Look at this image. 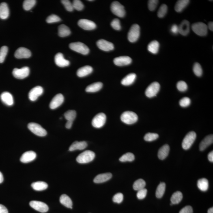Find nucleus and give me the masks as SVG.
Returning <instances> with one entry per match:
<instances>
[{"label": "nucleus", "instance_id": "obj_1", "mask_svg": "<svg viewBox=\"0 0 213 213\" xmlns=\"http://www.w3.org/2000/svg\"><path fill=\"white\" fill-rule=\"evenodd\" d=\"M95 154L91 151H83L77 156L76 158L78 163L84 164L90 163L95 159Z\"/></svg>", "mask_w": 213, "mask_h": 213}, {"label": "nucleus", "instance_id": "obj_2", "mask_svg": "<svg viewBox=\"0 0 213 213\" xmlns=\"http://www.w3.org/2000/svg\"><path fill=\"white\" fill-rule=\"evenodd\" d=\"M121 120L124 123L132 124L137 121L138 117L136 113L132 111H125L121 114Z\"/></svg>", "mask_w": 213, "mask_h": 213}, {"label": "nucleus", "instance_id": "obj_3", "mask_svg": "<svg viewBox=\"0 0 213 213\" xmlns=\"http://www.w3.org/2000/svg\"><path fill=\"white\" fill-rule=\"evenodd\" d=\"M71 50L83 55H87L89 52V49L85 44L80 42H73L69 45Z\"/></svg>", "mask_w": 213, "mask_h": 213}, {"label": "nucleus", "instance_id": "obj_4", "mask_svg": "<svg viewBox=\"0 0 213 213\" xmlns=\"http://www.w3.org/2000/svg\"><path fill=\"white\" fill-rule=\"evenodd\" d=\"M140 28L138 24H135L131 27L128 32V38L129 42L133 43L138 39L140 36Z\"/></svg>", "mask_w": 213, "mask_h": 213}, {"label": "nucleus", "instance_id": "obj_5", "mask_svg": "<svg viewBox=\"0 0 213 213\" xmlns=\"http://www.w3.org/2000/svg\"><path fill=\"white\" fill-rule=\"evenodd\" d=\"M192 28L195 34L200 36H205L207 35L208 28L207 24L204 23H195L192 24Z\"/></svg>", "mask_w": 213, "mask_h": 213}, {"label": "nucleus", "instance_id": "obj_6", "mask_svg": "<svg viewBox=\"0 0 213 213\" xmlns=\"http://www.w3.org/2000/svg\"><path fill=\"white\" fill-rule=\"evenodd\" d=\"M196 133L193 131L189 132L183 140L182 147L184 150L189 149L196 138Z\"/></svg>", "mask_w": 213, "mask_h": 213}, {"label": "nucleus", "instance_id": "obj_7", "mask_svg": "<svg viewBox=\"0 0 213 213\" xmlns=\"http://www.w3.org/2000/svg\"><path fill=\"white\" fill-rule=\"evenodd\" d=\"M28 128L31 132L36 136H43L47 135V131L39 124L31 122L28 124Z\"/></svg>", "mask_w": 213, "mask_h": 213}, {"label": "nucleus", "instance_id": "obj_8", "mask_svg": "<svg viewBox=\"0 0 213 213\" xmlns=\"http://www.w3.org/2000/svg\"><path fill=\"white\" fill-rule=\"evenodd\" d=\"M110 9L113 13L120 17H123L125 15L124 7L118 1H114L112 3Z\"/></svg>", "mask_w": 213, "mask_h": 213}, {"label": "nucleus", "instance_id": "obj_9", "mask_svg": "<svg viewBox=\"0 0 213 213\" xmlns=\"http://www.w3.org/2000/svg\"><path fill=\"white\" fill-rule=\"evenodd\" d=\"M160 88V85L158 82H154L151 83L146 90V96L150 98L156 96L157 94L159 92Z\"/></svg>", "mask_w": 213, "mask_h": 213}, {"label": "nucleus", "instance_id": "obj_10", "mask_svg": "<svg viewBox=\"0 0 213 213\" xmlns=\"http://www.w3.org/2000/svg\"><path fill=\"white\" fill-rule=\"evenodd\" d=\"M106 121V116L104 113H100L95 115L93 119L92 124L95 128H101L104 125Z\"/></svg>", "mask_w": 213, "mask_h": 213}, {"label": "nucleus", "instance_id": "obj_11", "mask_svg": "<svg viewBox=\"0 0 213 213\" xmlns=\"http://www.w3.org/2000/svg\"><path fill=\"white\" fill-rule=\"evenodd\" d=\"M30 73V69L28 67H24L21 69L14 68L12 72L13 76L18 79H24L28 77Z\"/></svg>", "mask_w": 213, "mask_h": 213}, {"label": "nucleus", "instance_id": "obj_12", "mask_svg": "<svg viewBox=\"0 0 213 213\" xmlns=\"http://www.w3.org/2000/svg\"><path fill=\"white\" fill-rule=\"evenodd\" d=\"M30 206L34 209L42 213L47 212L49 210L48 206L43 202L36 201H31L30 203Z\"/></svg>", "mask_w": 213, "mask_h": 213}, {"label": "nucleus", "instance_id": "obj_13", "mask_svg": "<svg viewBox=\"0 0 213 213\" xmlns=\"http://www.w3.org/2000/svg\"><path fill=\"white\" fill-rule=\"evenodd\" d=\"M78 24L80 28L85 30H92L95 29L96 24L94 22L86 19H81L78 22Z\"/></svg>", "mask_w": 213, "mask_h": 213}, {"label": "nucleus", "instance_id": "obj_14", "mask_svg": "<svg viewBox=\"0 0 213 213\" xmlns=\"http://www.w3.org/2000/svg\"><path fill=\"white\" fill-rule=\"evenodd\" d=\"M43 92V88L40 86L34 87L28 93V98L30 100L35 101L39 96L42 95Z\"/></svg>", "mask_w": 213, "mask_h": 213}, {"label": "nucleus", "instance_id": "obj_15", "mask_svg": "<svg viewBox=\"0 0 213 213\" xmlns=\"http://www.w3.org/2000/svg\"><path fill=\"white\" fill-rule=\"evenodd\" d=\"M98 47L101 50L105 51L113 50L114 48V45L111 42H109L103 39H101L97 42Z\"/></svg>", "mask_w": 213, "mask_h": 213}, {"label": "nucleus", "instance_id": "obj_16", "mask_svg": "<svg viewBox=\"0 0 213 213\" xmlns=\"http://www.w3.org/2000/svg\"><path fill=\"white\" fill-rule=\"evenodd\" d=\"M64 97L61 94H57L52 99L50 102V106L52 110H54L59 107L63 103Z\"/></svg>", "mask_w": 213, "mask_h": 213}, {"label": "nucleus", "instance_id": "obj_17", "mask_svg": "<svg viewBox=\"0 0 213 213\" xmlns=\"http://www.w3.org/2000/svg\"><path fill=\"white\" fill-rule=\"evenodd\" d=\"M15 57L18 59L27 58L31 57V53L28 49L24 47H20L16 50Z\"/></svg>", "mask_w": 213, "mask_h": 213}, {"label": "nucleus", "instance_id": "obj_18", "mask_svg": "<svg viewBox=\"0 0 213 213\" xmlns=\"http://www.w3.org/2000/svg\"><path fill=\"white\" fill-rule=\"evenodd\" d=\"M54 61L57 65L60 67H65L69 65V61L65 59L63 54L61 53H57L54 57Z\"/></svg>", "mask_w": 213, "mask_h": 213}, {"label": "nucleus", "instance_id": "obj_19", "mask_svg": "<svg viewBox=\"0 0 213 213\" xmlns=\"http://www.w3.org/2000/svg\"><path fill=\"white\" fill-rule=\"evenodd\" d=\"M113 62L117 66H122L130 65L132 59L129 57L121 56L114 58Z\"/></svg>", "mask_w": 213, "mask_h": 213}, {"label": "nucleus", "instance_id": "obj_20", "mask_svg": "<svg viewBox=\"0 0 213 213\" xmlns=\"http://www.w3.org/2000/svg\"><path fill=\"white\" fill-rule=\"evenodd\" d=\"M36 157V154L34 151H27L22 155L20 161L23 163H28L34 160Z\"/></svg>", "mask_w": 213, "mask_h": 213}, {"label": "nucleus", "instance_id": "obj_21", "mask_svg": "<svg viewBox=\"0 0 213 213\" xmlns=\"http://www.w3.org/2000/svg\"><path fill=\"white\" fill-rule=\"evenodd\" d=\"M1 99L2 102L8 106H12L14 103L12 95L9 92H5L1 94Z\"/></svg>", "mask_w": 213, "mask_h": 213}, {"label": "nucleus", "instance_id": "obj_22", "mask_svg": "<svg viewBox=\"0 0 213 213\" xmlns=\"http://www.w3.org/2000/svg\"><path fill=\"white\" fill-rule=\"evenodd\" d=\"M190 24L188 20H183L178 27V33L183 36H187L189 33Z\"/></svg>", "mask_w": 213, "mask_h": 213}, {"label": "nucleus", "instance_id": "obj_23", "mask_svg": "<svg viewBox=\"0 0 213 213\" xmlns=\"http://www.w3.org/2000/svg\"><path fill=\"white\" fill-rule=\"evenodd\" d=\"M112 177V175L110 173L99 174L95 177L94 181L95 183H102L109 181L111 179Z\"/></svg>", "mask_w": 213, "mask_h": 213}, {"label": "nucleus", "instance_id": "obj_24", "mask_svg": "<svg viewBox=\"0 0 213 213\" xmlns=\"http://www.w3.org/2000/svg\"><path fill=\"white\" fill-rule=\"evenodd\" d=\"M213 142V135H210L205 137L200 143L199 149L200 151H204L208 146L212 144Z\"/></svg>", "mask_w": 213, "mask_h": 213}, {"label": "nucleus", "instance_id": "obj_25", "mask_svg": "<svg viewBox=\"0 0 213 213\" xmlns=\"http://www.w3.org/2000/svg\"><path fill=\"white\" fill-rule=\"evenodd\" d=\"M9 9L7 4L5 2L0 4V18L6 20L9 17Z\"/></svg>", "mask_w": 213, "mask_h": 213}, {"label": "nucleus", "instance_id": "obj_26", "mask_svg": "<svg viewBox=\"0 0 213 213\" xmlns=\"http://www.w3.org/2000/svg\"><path fill=\"white\" fill-rule=\"evenodd\" d=\"M93 68L92 67L89 65H86L78 69L77 74L79 77H85L91 74Z\"/></svg>", "mask_w": 213, "mask_h": 213}, {"label": "nucleus", "instance_id": "obj_27", "mask_svg": "<svg viewBox=\"0 0 213 213\" xmlns=\"http://www.w3.org/2000/svg\"><path fill=\"white\" fill-rule=\"evenodd\" d=\"M87 144L85 141L78 142L77 141L73 142L69 148V151H73L76 150H83L87 147Z\"/></svg>", "mask_w": 213, "mask_h": 213}, {"label": "nucleus", "instance_id": "obj_28", "mask_svg": "<svg viewBox=\"0 0 213 213\" xmlns=\"http://www.w3.org/2000/svg\"><path fill=\"white\" fill-rule=\"evenodd\" d=\"M170 151V147L168 144L162 146L159 149L158 152V157L161 160H163L166 158Z\"/></svg>", "mask_w": 213, "mask_h": 213}, {"label": "nucleus", "instance_id": "obj_29", "mask_svg": "<svg viewBox=\"0 0 213 213\" xmlns=\"http://www.w3.org/2000/svg\"><path fill=\"white\" fill-rule=\"evenodd\" d=\"M136 78V75L135 73H130L125 76L121 80V83L124 86H129L134 82Z\"/></svg>", "mask_w": 213, "mask_h": 213}, {"label": "nucleus", "instance_id": "obj_30", "mask_svg": "<svg viewBox=\"0 0 213 213\" xmlns=\"http://www.w3.org/2000/svg\"><path fill=\"white\" fill-rule=\"evenodd\" d=\"M60 202L61 204L68 208H72V202L70 197L67 195L63 194L60 198Z\"/></svg>", "mask_w": 213, "mask_h": 213}, {"label": "nucleus", "instance_id": "obj_31", "mask_svg": "<svg viewBox=\"0 0 213 213\" xmlns=\"http://www.w3.org/2000/svg\"><path fill=\"white\" fill-rule=\"evenodd\" d=\"M103 87V84L101 82L92 83L87 87L85 91L88 92H95L99 91Z\"/></svg>", "mask_w": 213, "mask_h": 213}, {"label": "nucleus", "instance_id": "obj_32", "mask_svg": "<svg viewBox=\"0 0 213 213\" xmlns=\"http://www.w3.org/2000/svg\"><path fill=\"white\" fill-rule=\"evenodd\" d=\"M189 0H179L176 3L175 6V10L177 12L182 11L189 3Z\"/></svg>", "mask_w": 213, "mask_h": 213}, {"label": "nucleus", "instance_id": "obj_33", "mask_svg": "<svg viewBox=\"0 0 213 213\" xmlns=\"http://www.w3.org/2000/svg\"><path fill=\"white\" fill-rule=\"evenodd\" d=\"M58 35L61 37H65L70 35L71 31L69 27L65 24H61L58 28Z\"/></svg>", "mask_w": 213, "mask_h": 213}, {"label": "nucleus", "instance_id": "obj_34", "mask_svg": "<svg viewBox=\"0 0 213 213\" xmlns=\"http://www.w3.org/2000/svg\"><path fill=\"white\" fill-rule=\"evenodd\" d=\"M31 186L35 190L41 191L47 189L48 188V185L44 181H39L33 183L31 184Z\"/></svg>", "mask_w": 213, "mask_h": 213}, {"label": "nucleus", "instance_id": "obj_35", "mask_svg": "<svg viewBox=\"0 0 213 213\" xmlns=\"http://www.w3.org/2000/svg\"><path fill=\"white\" fill-rule=\"evenodd\" d=\"M159 47V42L157 41L154 40L151 42L148 45V50L150 52L155 54L158 53Z\"/></svg>", "mask_w": 213, "mask_h": 213}, {"label": "nucleus", "instance_id": "obj_36", "mask_svg": "<svg viewBox=\"0 0 213 213\" xmlns=\"http://www.w3.org/2000/svg\"><path fill=\"white\" fill-rule=\"evenodd\" d=\"M183 198L182 193L180 192H177L173 194L170 198V201L173 204H178L181 201Z\"/></svg>", "mask_w": 213, "mask_h": 213}, {"label": "nucleus", "instance_id": "obj_37", "mask_svg": "<svg viewBox=\"0 0 213 213\" xmlns=\"http://www.w3.org/2000/svg\"><path fill=\"white\" fill-rule=\"evenodd\" d=\"M197 186L199 189L203 192H206L208 189V181L206 178H202L198 181Z\"/></svg>", "mask_w": 213, "mask_h": 213}, {"label": "nucleus", "instance_id": "obj_38", "mask_svg": "<svg viewBox=\"0 0 213 213\" xmlns=\"http://www.w3.org/2000/svg\"><path fill=\"white\" fill-rule=\"evenodd\" d=\"M166 185L164 182H162L157 187L155 195L158 198H161L163 196L166 190Z\"/></svg>", "mask_w": 213, "mask_h": 213}, {"label": "nucleus", "instance_id": "obj_39", "mask_svg": "<svg viewBox=\"0 0 213 213\" xmlns=\"http://www.w3.org/2000/svg\"><path fill=\"white\" fill-rule=\"evenodd\" d=\"M146 186V182L145 181L142 179L136 180L134 183L133 185V189L136 191H139V190L144 189Z\"/></svg>", "mask_w": 213, "mask_h": 213}, {"label": "nucleus", "instance_id": "obj_40", "mask_svg": "<svg viewBox=\"0 0 213 213\" xmlns=\"http://www.w3.org/2000/svg\"><path fill=\"white\" fill-rule=\"evenodd\" d=\"M135 159V156L132 153L128 152L124 154L121 156L119 159V160L121 162H131Z\"/></svg>", "mask_w": 213, "mask_h": 213}, {"label": "nucleus", "instance_id": "obj_41", "mask_svg": "<svg viewBox=\"0 0 213 213\" xmlns=\"http://www.w3.org/2000/svg\"><path fill=\"white\" fill-rule=\"evenodd\" d=\"M36 2L35 0H25L23 3V8L25 10H30L35 6Z\"/></svg>", "mask_w": 213, "mask_h": 213}, {"label": "nucleus", "instance_id": "obj_42", "mask_svg": "<svg viewBox=\"0 0 213 213\" xmlns=\"http://www.w3.org/2000/svg\"><path fill=\"white\" fill-rule=\"evenodd\" d=\"M64 116L67 121H73L76 118V112L74 110H69L65 113Z\"/></svg>", "mask_w": 213, "mask_h": 213}, {"label": "nucleus", "instance_id": "obj_43", "mask_svg": "<svg viewBox=\"0 0 213 213\" xmlns=\"http://www.w3.org/2000/svg\"><path fill=\"white\" fill-rule=\"evenodd\" d=\"M8 48L6 46H3L0 49V63H3L7 54Z\"/></svg>", "mask_w": 213, "mask_h": 213}, {"label": "nucleus", "instance_id": "obj_44", "mask_svg": "<svg viewBox=\"0 0 213 213\" xmlns=\"http://www.w3.org/2000/svg\"><path fill=\"white\" fill-rule=\"evenodd\" d=\"M193 71L195 74L198 77H200L203 74V69L199 63H195L194 65Z\"/></svg>", "mask_w": 213, "mask_h": 213}, {"label": "nucleus", "instance_id": "obj_45", "mask_svg": "<svg viewBox=\"0 0 213 213\" xmlns=\"http://www.w3.org/2000/svg\"><path fill=\"white\" fill-rule=\"evenodd\" d=\"M167 12V6L165 4H163L160 7L158 12V16L159 18H162L166 14Z\"/></svg>", "mask_w": 213, "mask_h": 213}, {"label": "nucleus", "instance_id": "obj_46", "mask_svg": "<svg viewBox=\"0 0 213 213\" xmlns=\"http://www.w3.org/2000/svg\"><path fill=\"white\" fill-rule=\"evenodd\" d=\"M158 137H159V135L158 134L148 133L145 135L144 136V139L146 141L151 142L156 140Z\"/></svg>", "mask_w": 213, "mask_h": 213}, {"label": "nucleus", "instance_id": "obj_47", "mask_svg": "<svg viewBox=\"0 0 213 213\" xmlns=\"http://www.w3.org/2000/svg\"><path fill=\"white\" fill-rule=\"evenodd\" d=\"M72 5H73V9L78 11H81L84 9V5L80 0H74L73 1Z\"/></svg>", "mask_w": 213, "mask_h": 213}, {"label": "nucleus", "instance_id": "obj_48", "mask_svg": "<svg viewBox=\"0 0 213 213\" xmlns=\"http://www.w3.org/2000/svg\"><path fill=\"white\" fill-rule=\"evenodd\" d=\"M61 21V19L57 15L52 14L48 17L46 21L48 24L58 22Z\"/></svg>", "mask_w": 213, "mask_h": 213}, {"label": "nucleus", "instance_id": "obj_49", "mask_svg": "<svg viewBox=\"0 0 213 213\" xmlns=\"http://www.w3.org/2000/svg\"><path fill=\"white\" fill-rule=\"evenodd\" d=\"M177 89L181 92H184L188 89V85L187 83L184 81H180L177 82Z\"/></svg>", "mask_w": 213, "mask_h": 213}, {"label": "nucleus", "instance_id": "obj_50", "mask_svg": "<svg viewBox=\"0 0 213 213\" xmlns=\"http://www.w3.org/2000/svg\"><path fill=\"white\" fill-rule=\"evenodd\" d=\"M61 1L64 6L65 7V9L68 11H73L74 9H73V5L70 2V1H68V0H62V1Z\"/></svg>", "mask_w": 213, "mask_h": 213}, {"label": "nucleus", "instance_id": "obj_51", "mask_svg": "<svg viewBox=\"0 0 213 213\" xmlns=\"http://www.w3.org/2000/svg\"><path fill=\"white\" fill-rule=\"evenodd\" d=\"M123 195L121 193H118L116 194L113 197V200L114 203L120 204L122 202L123 200Z\"/></svg>", "mask_w": 213, "mask_h": 213}, {"label": "nucleus", "instance_id": "obj_52", "mask_svg": "<svg viewBox=\"0 0 213 213\" xmlns=\"http://www.w3.org/2000/svg\"><path fill=\"white\" fill-rule=\"evenodd\" d=\"M191 100L188 97H184L180 100L179 104L180 106L182 107H187L190 104Z\"/></svg>", "mask_w": 213, "mask_h": 213}, {"label": "nucleus", "instance_id": "obj_53", "mask_svg": "<svg viewBox=\"0 0 213 213\" xmlns=\"http://www.w3.org/2000/svg\"><path fill=\"white\" fill-rule=\"evenodd\" d=\"M111 27L114 29L116 30H120L121 29V27L120 20L118 19H115L113 20L110 24Z\"/></svg>", "mask_w": 213, "mask_h": 213}, {"label": "nucleus", "instance_id": "obj_54", "mask_svg": "<svg viewBox=\"0 0 213 213\" xmlns=\"http://www.w3.org/2000/svg\"><path fill=\"white\" fill-rule=\"evenodd\" d=\"M159 1L157 0H150L148 1V7L150 10L153 11L156 9Z\"/></svg>", "mask_w": 213, "mask_h": 213}, {"label": "nucleus", "instance_id": "obj_55", "mask_svg": "<svg viewBox=\"0 0 213 213\" xmlns=\"http://www.w3.org/2000/svg\"><path fill=\"white\" fill-rule=\"evenodd\" d=\"M147 190L145 188L139 190L138 191L137 193L136 194V196L138 199H143L145 198L147 195Z\"/></svg>", "mask_w": 213, "mask_h": 213}, {"label": "nucleus", "instance_id": "obj_56", "mask_svg": "<svg viewBox=\"0 0 213 213\" xmlns=\"http://www.w3.org/2000/svg\"><path fill=\"white\" fill-rule=\"evenodd\" d=\"M193 210L192 207L190 206H187L183 207L180 211L179 213H192Z\"/></svg>", "mask_w": 213, "mask_h": 213}, {"label": "nucleus", "instance_id": "obj_57", "mask_svg": "<svg viewBox=\"0 0 213 213\" xmlns=\"http://www.w3.org/2000/svg\"><path fill=\"white\" fill-rule=\"evenodd\" d=\"M170 31H171V32L173 33V34H174V35H177V34L178 33V26L176 24H173L171 27V29H170Z\"/></svg>", "mask_w": 213, "mask_h": 213}, {"label": "nucleus", "instance_id": "obj_58", "mask_svg": "<svg viewBox=\"0 0 213 213\" xmlns=\"http://www.w3.org/2000/svg\"><path fill=\"white\" fill-rule=\"evenodd\" d=\"M0 213H9L6 207L3 205L0 204Z\"/></svg>", "mask_w": 213, "mask_h": 213}, {"label": "nucleus", "instance_id": "obj_59", "mask_svg": "<svg viewBox=\"0 0 213 213\" xmlns=\"http://www.w3.org/2000/svg\"><path fill=\"white\" fill-rule=\"evenodd\" d=\"M207 158H208V159L210 161V162H213V151H211L208 154V156H207Z\"/></svg>", "mask_w": 213, "mask_h": 213}, {"label": "nucleus", "instance_id": "obj_60", "mask_svg": "<svg viewBox=\"0 0 213 213\" xmlns=\"http://www.w3.org/2000/svg\"><path fill=\"white\" fill-rule=\"evenodd\" d=\"M73 122V121H67V122L65 124V127L67 129H70L72 128Z\"/></svg>", "mask_w": 213, "mask_h": 213}, {"label": "nucleus", "instance_id": "obj_61", "mask_svg": "<svg viewBox=\"0 0 213 213\" xmlns=\"http://www.w3.org/2000/svg\"><path fill=\"white\" fill-rule=\"evenodd\" d=\"M207 28H209L210 31H213V22H210L208 23V26H207Z\"/></svg>", "mask_w": 213, "mask_h": 213}, {"label": "nucleus", "instance_id": "obj_62", "mask_svg": "<svg viewBox=\"0 0 213 213\" xmlns=\"http://www.w3.org/2000/svg\"><path fill=\"white\" fill-rule=\"evenodd\" d=\"M4 180L3 176L2 173L0 172V184L3 182Z\"/></svg>", "mask_w": 213, "mask_h": 213}, {"label": "nucleus", "instance_id": "obj_63", "mask_svg": "<svg viewBox=\"0 0 213 213\" xmlns=\"http://www.w3.org/2000/svg\"><path fill=\"white\" fill-rule=\"evenodd\" d=\"M207 213H213V207H211V208L209 209L207 211Z\"/></svg>", "mask_w": 213, "mask_h": 213}]
</instances>
